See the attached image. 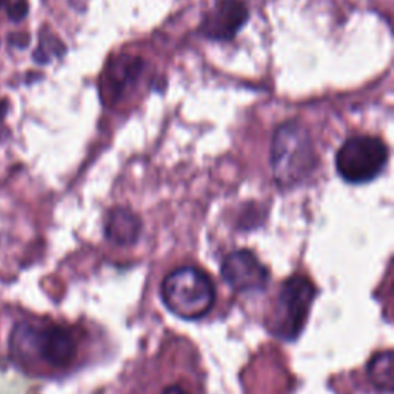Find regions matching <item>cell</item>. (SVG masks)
I'll use <instances>...</instances> for the list:
<instances>
[{"mask_svg": "<svg viewBox=\"0 0 394 394\" xmlns=\"http://www.w3.org/2000/svg\"><path fill=\"white\" fill-rule=\"evenodd\" d=\"M131 394H206L195 347L187 339L171 338L139 368Z\"/></svg>", "mask_w": 394, "mask_h": 394, "instance_id": "cell-1", "label": "cell"}, {"mask_svg": "<svg viewBox=\"0 0 394 394\" xmlns=\"http://www.w3.org/2000/svg\"><path fill=\"white\" fill-rule=\"evenodd\" d=\"M85 333L63 324H29L14 326L10 351L14 361L29 363L40 361L54 371L71 370L80 359Z\"/></svg>", "mask_w": 394, "mask_h": 394, "instance_id": "cell-2", "label": "cell"}, {"mask_svg": "<svg viewBox=\"0 0 394 394\" xmlns=\"http://www.w3.org/2000/svg\"><path fill=\"white\" fill-rule=\"evenodd\" d=\"M317 162L313 139L301 122L289 121L278 126L271 139L270 165L280 188H293L307 181Z\"/></svg>", "mask_w": 394, "mask_h": 394, "instance_id": "cell-3", "label": "cell"}, {"mask_svg": "<svg viewBox=\"0 0 394 394\" xmlns=\"http://www.w3.org/2000/svg\"><path fill=\"white\" fill-rule=\"evenodd\" d=\"M162 301L171 313L187 321H195L208 315L213 308L215 287L204 270L182 266L163 279Z\"/></svg>", "mask_w": 394, "mask_h": 394, "instance_id": "cell-4", "label": "cell"}, {"mask_svg": "<svg viewBox=\"0 0 394 394\" xmlns=\"http://www.w3.org/2000/svg\"><path fill=\"white\" fill-rule=\"evenodd\" d=\"M315 293L313 284L303 276H293L282 284L268 319V330L274 336L285 340H294L299 336Z\"/></svg>", "mask_w": 394, "mask_h": 394, "instance_id": "cell-5", "label": "cell"}, {"mask_svg": "<svg viewBox=\"0 0 394 394\" xmlns=\"http://www.w3.org/2000/svg\"><path fill=\"white\" fill-rule=\"evenodd\" d=\"M388 146L374 136H354L339 148L336 168L348 183H367L382 173L388 162Z\"/></svg>", "mask_w": 394, "mask_h": 394, "instance_id": "cell-6", "label": "cell"}, {"mask_svg": "<svg viewBox=\"0 0 394 394\" xmlns=\"http://www.w3.org/2000/svg\"><path fill=\"white\" fill-rule=\"evenodd\" d=\"M220 276L236 293L260 291L266 288L270 280L266 266L248 250H237L225 256Z\"/></svg>", "mask_w": 394, "mask_h": 394, "instance_id": "cell-7", "label": "cell"}, {"mask_svg": "<svg viewBox=\"0 0 394 394\" xmlns=\"http://www.w3.org/2000/svg\"><path fill=\"white\" fill-rule=\"evenodd\" d=\"M248 16V5L243 0H218L204 17L200 33L210 40L228 42L247 24Z\"/></svg>", "mask_w": 394, "mask_h": 394, "instance_id": "cell-8", "label": "cell"}, {"mask_svg": "<svg viewBox=\"0 0 394 394\" xmlns=\"http://www.w3.org/2000/svg\"><path fill=\"white\" fill-rule=\"evenodd\" d=\"M142 232V222L128 208L117 206L108 213L105 222V234L109 242L121 247L135 245Z\"/></svg>", "mask_w": 394, "mask_h": 394, "instance_id": "cell-9", "label": "cell"}, {"mask_svg": "<svg viewBox=\"0 0 394 394\" xmlns=\"http://www.w3.org/2000/svg\"><path fill=\"white\" fill-rule=\"evenodd\" d=\"M140 71H142V61L137 57H119L113 61L108 68L107 77V93L109 94L111 100H116L126 90V86L137 80Z\"/></svg>", "mask_w": 394, "mask_h": 394, "instance_id": "cell-10", "label": "cell"}, {"mask_svg": "<svg viewBox=\"0 0 394 394\" xmlns=\"http://www.w3.org/2000/svg\"><path fill=\"white\" fill-rule=\"evenodd\" d=\"M371 381L377 388L391 393L393 390V370H391V353L385 351L371 361L368 365Z\"/></svg>", "mask_w": 394, "mask_h": 394, "instance_id": "cell-11", "label": "cell"}, {"mask_svg": "<svg viewBox=\"0 0 394 394\" xmlns=\"http://www.w3.org/2000/svg\"><path fill=\"white\" fill-rule=\"evenodd\" d=\"M39 48H42L45 53L51 57H62L66 53V47L63 45V42L59 39V37L50 34V33H42L40 34V45Z\"/></svg>", "mask_w": 394, "mask_h": 394, "instance_id": "cell-12", "label": "cell"}, {"mask_svg": "<svg viewBox=\"0 0 394 394\" xmlns=\"http://www.w3.org/2000/svg\"><path fill=\"white\" fill-rule=\"evenodd\" d=\"M0 394H25V382L20 377L0 371Z\"/></svg>", "mask_w": 394, "mask_h": 394, "instance_id": "cell-13", "label": "cell"}, {"mask_svg": "<svg viewBox=\"0 0 394 394\" xmlns=\"http://www.w3.org/2000/svg\"><path fill=\"white\" fill-rule=\"evenodd\" d=\"M29 11V3L28 0H16V2H13L8 10H6V14H8V17L13 22H19L24 17H26V14Z\"/></svg>", "mask_w": 394, "mask_h": 394, "instance_id": "cell-14", "label": "cell"}, {"mask_svg": "<svg viewBox=\"0 0 394 394\" xmlns=\"http://www.w3.org/2000/svg\"><path fill=\"white\" fill-rule=\"evenodd\" d=\"M6 40L11 47L19 48V50H25L29 47V42H31V36L25 31H16V33H10Z\"/></svg>", "mask_w": 394, "mask_h": 394, "instance_id": "cell-15", "label": "cell"}, {"mask_svg": "<svg viewBox=\"0 0 394 394\" xmlns=\"http://www.w3.org/2000/svg\"><path fill=\"white\" fill-rule=\"evenodd\" d=\"M33 59H34V62L39 63V65H47V63H50V61H51V57H50L42 48H36V50H34Z\"/></svg>", "mask_w": 394, "mask_h": 394, "instance_id": "cell-16", "label": "cell"}, {"mask_svg": "<svg viewBox=\"0 0 394 394\" xmlns=\"http://www.w3.org/2000/svg\"><path fill=\"white\" fill-rule=\"evenodd\" d=\"M8 113V102L6 100H0V121H3V117Z\"/></svg>", "mask_w": 394, "mask_h": 394, "instance_id": "cell-17", "label": "cell"}, {"mask_svg": "<svg viewBox=\"0 0 394 394\" xmlns=\"http://www.w3.org/2000/svg\"><path fill=\"white\" fill-rule=\"evenodd\" d=\"M8 3H10V0H0V10L5 8V6Z\"/></svg>", "mask_w": 394, "mask_h": 394, "instance_id": "cell-18", "label": "cell"}]
</instances>
